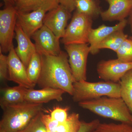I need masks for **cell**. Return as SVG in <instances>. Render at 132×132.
<instances>
[{
    "instance_id": "obj_5",
    "label": "cell",
    "mask_w": 132,
    "mask_h": 132,
    "mask_svg": "<svg viewBox=\"0 0 132 132\" xmlns=\"http://www.w3.org/2000/svg\"><path fill=\"white\" fill-rule=\"evenodd\" d=\"M92 25V18L76 10L67 27L62 42L65 45L88 43Z\"/></svg>"
},
{
    "instance_id": "obj_8",
    "label": "cell",
    "mask_w": 132,
    "mask_h": 132,
    "mask_svg": "<svg viewBox=\"0 0 132 132\" xmlns=\"http://www.w3.org/2000/svg\"><path fill=\"white\" fill-rule=\"evenodd\" d=\"M17 11L14 6H8L0 11V50L9 52L13 43L17 22Z\"/></svg>"
},
{
    "instance_id": "obj_35",
    "label": "cell",
    "mask_w": 132,
    "mask_h": 132,
    "mask_svg": "<svg viewBox=\"0 0 132 132\" xmlns=\"http://www.w3.org/2000/svg\"><path fill=\"white\" fill-rule=\"evenodd\" d=\"M47 132H52L50 131L49 130H47Z\"/></svg>"
},
{
    "instance_id": "obj_18",
    "label": "cell",
    "mask_w": 132,
    "mask_h": 132,
    "mask_svg": "<svg viewBox=\"0 0 132 132\" xmlns=\"http://www.w3.org/2000/svg\"><path fill=\"white\" fill-rule=\"evenodd\" d=\"M123 31L119 30L112 33L98 45L97 50L99 52L100 50L107 48L116 53L123 42L128 38V36L125 34Z\"/></svg>"
},
{
    "instance_id": "obj_21",
    "label": "cell",
    "mask_w": 132,
    "mask_h": 132,
    "mask_svg": "<svg viewBox=\"0 0 132 132\" xmlns=\"http://www.w3.org/2000/svg\"><path fill=\"white\" fill-rule=\"evenodd\" d=\"M77 11L90 16L92 19L100 15L102 11L94 0H76Z\"/></svg>"
},
{
    "instance_id": "obj_17",
    "label": "cell",
    "mask_w": 132,
    "mask_h": 132,
    "mask_svg": "<svg viewBox=\"0 0 132 132\" xmlns=\"http://www.w3.org/2000/svg\"><path fill=\"white\" fill-rule=\"evenodd\" d=\"M27 89V88L20 85L1 88L2 96L0 99V105L2 109L9 106L25 102V95Z\"/></svg>"
},
{
    "instance_id": "obj_32",
    "label": "cell",
    "mask_w": 132,
    "mask_h": 132,
    "mask_svg": "<svg viewBox=\"0 0 132 132\" xmlns=\"http://www.w3.org/2000/svg\"><path fill=\"white\" fill-rule=\"evenodd\" d=\"M5 3L6 7L14 6L15 0H2Z\"/></svg>"
},
{
    "instance_id": "obj_13",
    "label": "cell",
    "mask_w": 132,
    "mask_h": 132,
    "mask_svg": "<svg viewBox=\"0 0 132 132\" xmlns=\"http://www.w3.org/2000/svg\"><path fill=\"white\" fill-rule=\"evenodd\" d=\"M109 7L102 11L100 16L104 21H121L129 16L132 9V0H105Z\"/></svg>"
},
{
    "instance_id": "obj_10",
    "label": "cell",
    "mask_w": 132,
    "mask_h": 132,
    "mask_svg": "<svg viewBox=\"0 0 132 132\" xmlns=\"http://www.w3.org/2000/svg\"><path fill=\"white\" fill-rule=\"evenodd\" d=\"M132 69V62H125L118 59L101 60L97 65L99 77L105 81L118 82L127 72Z\"/></svg>"
},
{
    "instance_id": "obj_6",
    "label": "cell",
    "mask_w": 132,
    "mask_h": 132,
    "mask_svg": "<svg viewBox=\"0 0 132 132\" xmlns=\"http://www.w3.org/2000/svg\"><path fill=\"white\" fill-rule=\"evenodd\" d=\"M68 61L75 81L87 80V64L90 46L86 44L65 45Z\"/></svg>"
},
{
    "instance_id": "obj_33",
    "label": "cell",
    "mask_w": 132,
    "mask_h": 132,
    "mask_svg": "<svg viewBox=\"0 0 132 132\" xmlns=\"http://www.w3.org/2000/svg\"><path fill=\"white\" fill-rule=\"evenodd\" d=\"M128 24L130 25L131 32L132 33V9L129 15V19L128 21Z\"/></svg>"
},
{
    "instance_id": "obj_34",
    "label": "cell",
    "mask_w": 132,
    "mask_h": 132,
    "mask_svg": "<svg viewBox=\"0 0 132 132\" xmlns=\"http://www.w3.org/2000/svg\"><path fill=\"white\" fill-rule=\"evenodd\" d=\"M0 132H6L4 130H2V129H0Z\"/></svg>"
},
{
    "instance_id": "obj_20",
    "label": "cell",
    "mask_w": 132,
    "mask_h": 132,
    "mask_svg": "<svg viewBox=\"0 0 132 132\" xmlns=\"http://www.w3.org/2000/svg\"><path fill=\"white\" fill-rule=\"evenodd\" d=\"M42 69L41 55L37 52L34 54L27 68V72L29 80L33 85L38 83Z\"/></svg>"
},
{
    "instance_id": "obj_4",
    "label": "cell",
    "mask_w": 132,
    "mask_h": 132,
    "mask_svg": "<svg viewBox=\"0 0 132 132\" xmlns=\"http://www.w3.org/2000/svg\"><path fill=\"white\" fill-rule=\"evenodd\" d=\"M73 87V100L78 103L104 96L121 97L120 86L119 82L105 81L90 82L82 80L75 81Z\"/></svg>"
},
{
    "instance_id": "obj_15",
    "label": "cell",
    "mask_w": 132,
    "mask_h": 132,
    "mask_svg": "<svg viewBox=\"0 0 132 132\" xmlns=\"http://www.w3.org/2000/svg\"><path fill=\"white\" fill-rule=\"evenodd\" d=\"M63 90L50 87L43 88L40 90L28 88L25 95L26 102L35 104L47 103L52 100L60 102L63 100Z\"/></svg>"
},
{
    "instance_id": "obj_36",
    "label": "cell",
    "mask_w": 132,
    "mask_h": 132,
    "mask_svg": "<svg viewBox=\"0 0 132 132\" xmlns=\"http://www.w3.org/2000/svg\"><path fill=\"white\" fill-rule=\"evenodd\" d=\"M130 39H132V36H130Z\"/></svg>"
},
{
    "instance_id": "obj_29",
    "label": "cell",
    "mask_w": 132,
    "mask_h": 132,
    "mask_svg": "<svg viewBox=\"0 0 132 132\" xmlns=\"http://www.w3.org/2000/svg\"><path fill=\"white\" fill-rule=\"evenodd\" d=\"M41 120L46 127L47 129L52 132H56L57 128L60 125L57 121L52 119L50 115L44 114L42 113Z\"/></svg>"
},
{
    "instance_id": "obj_26",
    "label": "cell",
    "mask_w": 132,
    "mask_h": 132,
    "mask_svg": "<svg viewBox=\"0 0 132 132\" xmlns=\"http://www.w3.org/2000/svg\"><path fill=\"white\" fill-rule=\"evenodd\" d=\"M42 112L38 114L26 127L19 132H47L46 127L41 120Z\"/></svg>"
},
{
    "instance_id": "obj_22",
    "label": "cell",
    "mask_w": 132,
    "mask_h": 132,
    "mask_svg": "<svg viewBox=\"0 0 132 132\" xmlns=\"http://www.w3.org/2000/svg\"><path fill=\"white\" fill-rule=\"evenodd\" d=\"M53 1L54 0H15L14 7L17 12L29 13Z\"/></svg>"
},
{
    "instance_id": "obj_2",
    "label": "cell",
    "mask_w": 132,
    "mask_h": 132,
    "mask_svg": "<svg viewBox=\"0 0 132 132\" xmlns=\"http://www.w3.org/2000/svg\"><path fill=\"white\" fill-rule=\"evenodd\" d=\"M79 106L104 118L132 126V114L121 98L104 96L78 103Z\"/></svg>"
},
{
    "instance_id": "obj_28",
    "label": "cell",
    "mask_w": 132,
    "mask_h": 132,
    "mask_svg": "<svg viewBox=\"0 0 132 132\" xmlns=\"http://www.w3.org/2000/svg\"><path fill=\"white\" fill-rule=\"evenodd\" d=\"M9 69L7 57L0 50V79L1 81L8 79Z\"/></svg>"
},
{
    "instance_id": "obj_24",
    "label": "cell",
    "mask_w": 132,
    "mask_h": 132,
    "mask_svg": "<svg viewBox=\"0 0 132 132\" xmlns=\"http://www.w3.org/2000/svg\"><path fill=\"white\" fill-rule=\"evenodd\" d=\"M92 132H132V126L124 123H100Z\"/></svg>"
},
{
    "instance_id": "obj_27",
    "label": "cell",
    "mask_w": 132,
    "mask_h": 132,
    "mask_svg": "<svg viewBox=\"0 0 132 132\" xmlns=\"http://www.w3.org/2000/svg\"><path fill=\"white\" fill-rule=\"evenodd\" d=\"M68 107L57 106L51 111L50 116L53 119L57 121L60 124L64 123L68 117Z\"/></svg>"
},
{
    "instance_id": "obj_1",
    "label": "cell",
    "mask_w": 132,
    "mask_h": 132,
    "mask_svg": "<svg viewBox=\"0 0 132 132\" xmlns=\"http://www.w3.org/2000/svg\"><path fill=\"white\" fill-rule=\"evenodd\" d=\"M42 69L38 84L43 88L61 89L71 95L73 93L75 81L67 53L62 51L57 55H41Z\"/></svg>"
},
{
    "instance_id": "obj_23",
    "label": "cell",
    "mask_w": 132,
    "mask_h": 132,
    "mask_svg": "<svg viewBox=\"0 0 132 132\" xmlns=\"http://www.w3.org/2000/svg\"><path fill=\"white\" fill-rule=\"evenodd\" d=\"M81 122L79 114L73 113L68 115L64 123L59 125L56 132H77L80 128Z\"/></svg>"
},
{
    "instance_id": "obj_11",
    "label": "cell",
    "mask_w": 132,
    "mask_h": 132,
    "mask_svg": "<svg viewBox=\"0 0 132 132\" xmlns=\"http://www.w3.org/2000/svg\"><path fill=\"white\" fill-rule=\"evenodd\" d=\"M71 13L62 5L47 13L43 20V25L49 29L59 38L64 37L68 21L71 17Z\"/></svg>"
},
{
    "instance_id": "obj_19",
    "label": "cell",
    "mask_w": 132,
    "mask_h": 132,
    "mask_svg": "<svg viewBox=\"0 0 132 132\" xmlns=\"http://www.w3.org/2000/svg\"><path fill=\"white\" fill-rule=\"evenodd\" d=\"M121 98L132 113V69L126 73L119 81Z\"/></svg>"
},
{
    "instance_id": "obj_3",
    "label": "cell",
    "mask_w": 132,
    "mask_h": 132,
    "mask_svg": "<svg viewBox=\"0 0 132 132\" xmlns=\"http://www.w3.org/2000/svg\"><path fill=\"white\" fill-rule=\"evenodd\" d=\"M3 110V113L0 122V129L6 132H19L42 112L43 105L25 102L9 106Z\"/></svg>"
},
{
    "instance_id": "obj_9",
    "label": "cell",
    "mask_w": 132,
    "mask_h": 132,
    "mask_svg": "<svg viewBox=\"0 0 132 132\" xmlns=\"http://www.w3.org/2000/svg\"><path fill=\"white\" fill-rule=\"evenodd\" d=\"M35 42L36 52L41 55H57L61 52L60 39L45 25L31 37Z\"/></svg>"
},
{
    "instance_id": "obj_14",
    "label": "cell",
    "mask_w": 132,
    "mask_h": 132,
    "mask_svg": "<svg viewBox=\"0 0 132 132\" xmlns=\"http://www.w3.org/2000/svg\"><path fill=\"white\" fill-rule=\"evenodd\" d=\"M15 31V39L17 43V47L15 50L27 68L33 55L36 52L35 45L32 42L31 38L24 32L17 22Z\"/></svg>"
},
{
    "instance_id": "obj_30",
    "label": "cell",
    "mask_w": 132,
    "mask_h": 132,
    "mask_svg": "<svg viewBox=\"0 0 132 132\" xmlns=\"http://www.w3.org/2000/svg\"><path fill=\"white\" fill-rule=\"evenodd\" d=\"M98 119H95L89 122L81 121L80 128L77 132H92L95 130L100 123Z\"/></svg>"
},
{
    "instance_id": "obj_7",
    "label": "cell",
    "mask_w": 132,
    "mask_h": 132,
    "mask_svg": "<svg viewBox=\"0 0 132 132\" xmlns=\"http://www.w3.org/2000/svg\"><path fill=\"white\" fill-rule=\"evenodd\" d=\"M59 5L58 0H54L32 12L27 13L17 12V22L24 32L31 38L43 26V20L47 13Z\"/></svg>"
},
{
    "instance_id": "obj_31",
    "label": "cell",
    "mask_w": 132,
    "mask_h": 132,
    "mask_svg": "<svg viewBox=\"0 0 132 132\" xmlns=\"http://www.w3.org/2000/svg\"><path fill=\"white\" fill-rule=\"evenodd\" d=\"M60 5H62L72 13L76 8V0H58Z\"/></svg>"
},
{
    "instance_id": "obj_16",
    "label": "cell",
    "mask_w": 132,
    "mask_h": 132,
    "mask_svg": "<svg viewBox=\"0 0 132 132\" xmlns=\"http://www.w3.org/2000/svg\"><path fill=\"white\" fill-rule=\"evenodd\" d=\"M127 23L128 21L125 19L119 22L115 26H108L102 25L97 28H92L89 36L88 43L90 44V53L95 55L98 53L97 47L100 43L112 33L119 30H124Z\"/></svg>"
},
{
    "instance_id": "obj_12",
    "label": "cell",
    "mask_w": 132,
    "mask_h": 132,
    "mask_svg": "<svg viewBox=\"0 0 132 132\" xmlns=\"http://www.w3.org/2000/svg\"><path fill=\"white\" fill-rule=\"evenodd\" d=\"M7 57L9 76L8 80L28 88H34L28 76L27 68L16 54L14 45L9 52Z\"/></svg>"
},
{
    "instance_id": "obj_25",
    "label": "cell",
    "mask_w": 132,
    "mask_h": 132,
    "mask_svg": "<svg viewBox=\"0 0 132 132\" xmlns=\"http://www.w3.org/2000/svg\"><path fill=\"white\" fill-rule=\"evenodd\" d=\"M118 59L125 62H132V39L127 38L116 52Z\"/></svg>"
}]
</instances>
